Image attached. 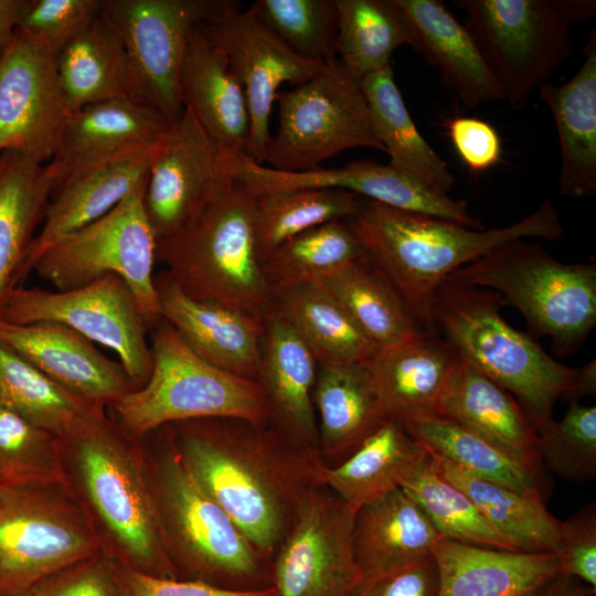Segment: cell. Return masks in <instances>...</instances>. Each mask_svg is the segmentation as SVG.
<instances>
[{
	"label": "cell",
	"mask_w": 596,
	"mask_h": 596,
	"mask_svg": "<svg viewBox=\"0 0 596 596\" xmlns=\"http://www.w3.org/2000/svg\"><path fill=\"white\" fill-rule=\"evenodd\" d=\"M407 20L416 52L440 74L465 106L503 100L498 82L470 33L438 0H393Z\"/></svg>",
	"instance_id": "28"
},
{
	"label": "cell",
	"mask_w": 596,
	"mask_h": 596,
	"mask_svg": "<svg viewBox=\"0 0 596 596\" xmlns=\"http://www.w3.org/2000/svg\"><path fill=\"white\" fill-rule=\"evenodd\" d=\"M233 0H103L121 40L135 97L170 124L183 113L179 78L193 31L235 9Z\"/></svg>",
	"instance_id": "13"
},
{
	"label": "cell",
	"mask_w": 596,
	"mask_h": 596,
	"mask_svg": "<svg viewBox=\"0 0 596 596\" xmlns=\"http://www.w3.org/2000/svg\"><path fill=\"white\" fill-rule=\"evenodd\" d=\"M0 320L12 324H64L114 351L135 390L150 376L149 326L130 287L116 274L70 290L23 285L7 288L0 294Z\"/></svg>",
	"instance_id": "14"
},
{
	"label": "cell",
	"mask_w": 596,
	"mask_h": 596,
	"mask_svg": "<svg viewBox=\"0 0 596 596\" xmlns=\"http://www.w3.org/2000/svg\"><path fill=\"white\" fill-rule=\"evenodd\" d=\"M497 291L445 280L430 304L432 329L457 354L514 396L535 433L553 419L556 400H566L577 368L550 356L529 333L500 315Z\"/></svg>",
	"instance_id": "5"
},
{
	"label": "cell",
	"mask_w": 596,
	"mask_h": 596,
	"mask_svg": "<svg viewBox=\"0 0 596 596\" xmlns=\"http://www.w3.org/2000/svg\"><path fill=\"white\" fill-rule=\"evenodd\" d=\"M372 130L390 156V166L433 189L449 194L454 175L446 161L418 131L390 65L359 81Z\"/></svg>",
	"instance_id": "35"
},
{
	"label": "cell",
	"mask_w": 596,
	"mask_h": 596,
	"mask_svg": "<svg viewBox=\"0 0 596 596\" xmlns=\"http://www.w3.org/2000/svg\"><path fill=\"white\" fill-rule=\"evenodd\" d=\"M541 462L563 479L585 482L596 476V407L579 402L558 422L536 432Z\"/></svg>",
	"instance_id": "48"
},
{
	"label": "cell",
	"mask_w": 596,
	"mask_h": 596,
	"mask_svg": "<svg viewBox=\"0 0 596 596\" xmlns=\"http://www.w3.org/2000/svg\"><path fill=\"white\" fill-rule=\"evenodd\" d=\"M318 364L313 406L319 453L322 461L345 459L389 417L366 364Z\"/></svg>",
	"instance_id": "32"
},
{
	"label": "cell",
	"mask_w": 596,
	"mask_h": 596,
	"mask_svg": "<svg viewBox=\"0 0 596 596\" xmlns=\"http://www.w3.org/2000/svg\"><path fill=\"white\" fill-rule=\"evenodd\" d=\"M163 427L196 482L272 563L304 500L321 483L320 454L269 422L211 417Z\"/></svg>",
	"instance_id": "1"
},
{
	"label": "cell",
	"mask_w": 596,
	"mask_h": 596,
	"mask_svg": "<svg viewBox=\"0 0 596 596\" xmlns=\"http://www.w3.org/2000/svg\"><path fill=\"white\" fill-rule=\"evenodd\" d=\"M240 156L183 109L149 155L143 205L157 242L187 228L237 182Z\"/></svg>",
	"instance_id": "15"
},
{
	"label": "cell",
	"mask_w": 596,
	"mask_h": 596,
	"mask_svg": "<svg viewBox=\"0 0 596 596\" xmlns=\"http://www.w3.org/2000/svg\"><path fill=\"white\" fill-rule=\"evenodd\" d=\"M156 433L139 441L177 579L235 590L272 586L270 563L196 482L164 427Z\"/></svg>",
	"instance_id": "4"
},
{
	"label": "cell",
	"mask_w": 596,
	"mask_h": 596,
	"mask_svg": "<svg viewBox=\"0 0 596 596\" xmlns=\"http://www.w3.org/2000/svg\"><path fill=\"white\" fill-rule=\"evenodd\" d=\"M150 150L128 153L67 175L53 192L42 227L30 243L9 288L24 284L38 258L51 245L107 214L141 183L147 178Z\"/></svg>",
	"instance_id": "22"
},
{
	"label": "cell",
	"mask_w": 596,
	"mask_h": 596,
	"mask_svg": "<svg viewBox=\"0 0 596 596\" xmlns=\"http://www.w3.org/2000/svg\"><path fill=\"white\" fill-rule=\"evenodd\" d=\"M146 180L107 214L45 249L33 272L57 290L116 274L130 287L142 317L153 328L161 313L153 275L157 241L143 205Z\"/></svg>",
	"instance_id": "10"
},
{
	"label": "cell",
	"mask_w": 596,
	"mask_h": 596,
	"mask_svg": "<svg viewBox=\"0 0 596 596\" xmlns=\"http://www.w3.org/2000/svg\"><path fill=\"white\" fill-rule=\"evenodd\" d=\"M99 551L62 483L0 486V596H29L46 576Z\"/></svg>",
	"instance_id": "12"
},
{
	"label": "cell",
	"mask_w": 596,
	"mask_h": 596,
	"mask_svg": "<svg viewBox=\"0 0 596 596\" xmlns=\"http://www.w3.org/2000/svg\"><path fill=\"white\" fill-rule=\"evenodd\" d=\"M0 405L57 436L94 409L0 342Z\"/></svg>",
	"instance_id": "45"
},
{
	"label": "cell",
	"mask_w": 596,
	"mask_h": 596,
	"mask_svg": "<svg viewBox=\"0 0 596 596\" xmlns=\"http://www.w3.org/2000/svg\"><path fill=\"white\" fill-rule=\"evenodd\" d=\"M171 125L153 107L135 98L89 104L68 115L49 163L61 183L88 167L150 150Z\"/></svg>",
	"instance_id": "23"
},
{
	"label": "cell",
	"mask_w": 596,
	"mask_h": 596,
	"mask_svg": "<svg viewBox=\"0 0 596 596\" xmlns=\"http://www.w3.org/2000/svg\"><path fill=\"white\" fill-rule=\"evenodd\" d=\"M436 596H528L561 573L554 553H525L440 539L432 552Z\"/></svg>",
	"instance_id": "25"
},
{
	"label": "cell",
	"mask_w": 596,
	"mask_h": 596,
	"mask_svg": "<svg viewBox=\"0 0 596 596\" xmlns=\"http://www.w3.org/2000/svg\"><path fill=\"white\" fill-rule=\"evenodd\" d=\"M29 0H0V62L12 42Z\"/></svg>",
	"instance_id": "55"
},
{
	"label": "cell",
	"mask_w": 596,
	"mask_h": 596,
	"mask_svg": "<svg viewBox=\"0 0 596 596\" xmlns=\"http://www.w3.org/2000/svg\"><path fill=\"white\" fill-rule=\"evenodd\" d=\"M319 281L377 350L424 330L393 284L366 254Z\"/></svg>",
	"instance_id": "39"
},
{
	"label": "cell",
	"mask_w": 596,
	"mask_h": 596,
	"mask_svg": "<svg viewBox=\"0 0 596 596\" xmlns=\"http://www.w3.org/2000/svg\"><path fill=\"white\" fill-rule=\"evenodd\" d=\"M447 129L455 149L471 172H485L500 161V137L487 121L459 116L449 120Z\"/></svg>",
	"instance_id": "52"
},
{
	"label": "cell",
	"mask_w": 596,
	"mask_h": 596,
	"mask_svg": "<svg viewBox=\"0 0 596 596\" xmlns=\"http://www.w3.org/2000/svg\"><path fill=\"white\" fill-rule=\"evenodd\" d=\"M464 25L517 110L573 50L571 25L596 13L594 0H455Z\"/></svg>",
	"instance_id": "9"
},
{
	"label": "cell",
	"mask_w": 596,
	"mask_h": 596,
	"mask_svg": "<svg viewBox=\"0 0 596 596\" xmlns=\"http://www.w3.org/2000/svg\"><path fill=\"white\" fill-rule=\"evenodd\" d=\"M555 578H553L546 585L528 596H558Z\"/></svg>",
	"instance_id": "57"
},
{
	"label": "cell",
	"mask_w": 596,
	"mask_h": 596,
	"mask_svg": "<svg viewBox=\"0 0 596 596\" xmlns=\"http://www.w3.org/2000/svg\"><path fill=\"white\" fill-rule=\"evenodd\" d=\"M153 328L149 379L107 407L126 435L139 439L166 425L199 418L268 422L266 400L256 381L205 362L164 320Z\"/></svg>",
	"instance_id": "8"
},
{
	"label": "cell",
	"mask_w": 596,
	"mask_h": 596,
	"mask_svg": "<svg viewBox=\"0 0 596 596\" xmlns=\"http://www.w3.org/2000/svg\"><path fill=\"white\" fill-rule=\"evenodd\" d=\"M274 311L318 363L365 364L379 351L320 281L275 289Z\"/></svg>",
	"instance_id": "36"
},
{
	"label": "cell",
	"mask_w": 596,
	"mask_h": 596,
	"mask_svg": "<svg viewBox=\"0 0 596 596\" xmlns=\"http://www.w3.org/2000/svg\"><path fill=\"white\" fill-rule=\"evenodd\" d=\"M63 486L100 550L120 566L177 579L146 476L139 439L98 407L58 436Z\"/></svg>",
	"instance_id": "2"
},
{
	"label": "cell",
	"mask_w": 596,
	"mask_h": 596,
	"mask_svg": "<svg viewBox=\"0 0 596 596\" xmlns=\"http://www.w3.org/2000/svg\"><path fill=\"white\" fill-rule=\"evenodd\" d=\"M584 61L566 83L543 84L539 97L550 108L561 148L560 193H596V30L584 46Z\"/></svg>",
	"instance_id": "30"
},
{
	"label": "cell",
	"mask_w": 596,
	"mask_h": 596,
	"mask_svg": "<svg viewBox=\"0 0 596 596\" xmlns=\"http://www.w3.org/2000/svg\"><path fill=\"white\" fill-rule=\"evenodd\" d=\"M255 200L237 180L187 228L157 242L156 260L189 297L267 318L274 292L257 255Z\"/></svg>",
	"instance_id": "6"
},
{
	"label": "cell",
	"mask_w": 596,
	"mask_h": 596,
	"mask_svg": "<svg viewBox=\"0 0 596 596\" xmlns=\"http://www.w3.org/2000/svg\"><path fill=\"white\" fill-rule=\"evenodd\" d=\"M123 596H277L273 586L254 590H235L196 581L161 578L119 565Z\"/></svg>",
	"instance_id": "53"
},
{
	"label": "cell",
	"mask_w": 596,
	"mask_h": 596,
	"mask_svg": "<svg viewBox=\"0 0 596 596\" xmlns=\"http://www.w3.org/2000/svg\"><path fill=\"white\" fill-rule=\"evenodd\" d=\"M278 126L264 162L281 172H301L339 152L371 148L384 152L376 139L365 97L358 81L338 58L292 89L278 93Z\"/></svg>",
	"instance_id": "11"
},
{
	"label": "cell",
	"mask_w": 596,
	"mask_h": 596,
	"mask_svg": "<svg viewBox=\"0 0 596 596\" xmlns=\"http://www.w3.org/2000/svg\"><path fill=\"white\" fill-rule=\"evenodd\" d=\"M249 9L296 54L321 63L337 58L334 0H257Z\"/></svg>",
	"instance_id": "47"
},
{
	"label": "cell",
	"mask_w": 596,
	"mask_h": 596,
	"mask_svg": "<svg viewBox=\"0 0 596 596\" xmlns=\"http://www.w3.org/2000/svg\"><path fill=\"white\" fill-rule=\"evenodd\" d=\"M446 280L499 292L522 313L530 336L549 337L558 356L578 350L596 326V264L563 263L536 243L501 245Z\"/></svg>",
	"instance_id": "7"
},
{
	"label": "cell",
	"mask_w": 596,
	"mask_h": 596,
	"mask_svg": "<svg viewBox=\"0 0 596 596\" xmlns=\"http://www.w3.org/2000/svg\"><path fill=\"white\" fill-rule=\"evenodd\" d=\"M179 89L183 109L192 113L221 148L245 155L249 138L246 96L225 54L209 39L203 24L189 40Z\"/></svg>",
	"instance_id": "27"
},
{
	"label": "cell",
	"mask_w": 596,
	"mask_h": 596,
	"mask_svg": "<svg viewBox=\"0 0 596 596\" xmlns=\"http://www.w3.org/2000/svg\"><path fill=\"white\" fill-rule=\"evenodd\" d=\"M54 62L70 114L106 99H137L121 40L102 14L64 46Z\"/></svg>",
	"instance_id": "37"
},
{
	"label": "cell",
	"mask_w": 596,
	"mask_h": 596,
	"mask_svg": "<svg viewBox=\"0 0 596 596\" xmlns=\"http://www.w3.org/2000/svg\"><path fill=\"white\" fill-rule=\"evenodd\" d=\"M237 180L255 195L290 189L326 188L353 192L366 200L400 210L427 214L483 228L465 200L439 192L392 166L372 160L352 161L340 168L281 172L245 155L238 159Z\"/></svg>",
	"instance_id": "19"
},
{
	"label": "cell",
	"mask_w": 596,
	"mask_h": 596,
	"mask_svg": "<svg viewBox=\"0 0 596 596\" xmlns=\"http://www.w3.org/2000/svg\"><path fill=\"white\" fill-rule=\"evenodd\" d=\"M0 342L89 404L107 408L135 390L119 362L64 324H12L0 320Z\"/></svg>",
	"instance_id": "20"
},
{
	"label": "cell",
	"mask_w": 596,
	"mask_h": 596,
	"mask_svg": "<svg viewBox=\"0 0 596 596\" xmlns=\"http://www.w3.org/2000/svg\"><path fill=\"white\" fill-rule=\"evenodd\" d=\"M352 536L363 578L428 558L443 539L421 507L400 487L355 511Z\"/></svg>",
	"instance_id": "31"
},
{
	"label": "cell",
	"mask_w": 596,
	"mask_h": 596,
	"mask_svg": "<svg viewBox=\"0 0 596 596\" xmlns=\"http://www.w3.org/2000/svg\"><path fill=\"white\" fill-rule=\"evenodd\" d=\"M337 58L355 81L390 65L403 45L416 51L413 31L393 0H334Z\"/></svg>",
	"instance_id": "40"
},
{
	"label": "cell",
	"mask_w": 596,
	"mask_h": 596,
	"mask_svg": "<svg viewBox=\"0 0 596 596\" xmlns=\"http://www.w3.org/2000/svg\"><path fill=\"white\" fill-rule=\"evenodd\" d=\"M29 596H123L119 564L100 550L46 576Z\"/></svg>",
	"instance_id": "50"
},
{
	"label": "cell",
	"mask_w": 596,
	"mask_h": 596,
	"mask_svg": "<svg viewBox=\"0 0 596 596\" xmlns=\"http://www.w3.org/2000/svg\"><path fill=\"white\" fill-rule=\"evenodd\" d=\"M425 450L401 419L387 418L343 461L323 464L320 481L356 511L400 487Z\"/></svg>",
	"instance_id": "33"
},
{
	"label": "cell",
	"mask_w": 596,
	"mask_h": 596,
	"mask_svg": "<svg viewBox=\"0 0 596 596\" xmlns=\"http://www.w3.org/2000/svg\"><path fill=\"white\" fill-rule=\"evenodd\" d=\"M596 394V361L590 360L581 368H577V375L573 387L567 395L568 403L579 402L582 397L595 396Z\"/></svg>",
	"instance_id": "56"
},
{
	"label": "cell",
	"mask_w": 596,
	"mask_h": 596,
	"mask_svg": "<svg viewBox=\"0 0 596 596\" xmlns=\"http://www.w3.org/2000/svg\"><path fill=\"white\" fill-rule=\"evenodd\" d=\"M103 0H29L18 31L42 43L54 57L95 21Z\"/></svg>",
	"instance_id": "49"
},
{
	"label": "cell",
	"mask_w": 596,
	"mask_h": 596,
	"mask_svg": "<svg viewBox=\"0 0 596 596\" xmlns=\"http://www.w3.org/2000/svg\"><path fill=\"white\" fill-rule=\"evenodd\" d=\"M400 488L421 507L443 538L518 551L460 489L438 473L427 449L402 478Z\"/></svg>",
	"instance_id": "42"
},
{
	"label": "cell",
	"mask_w": 596,
	"mask_h": 596,
	"mask_svg": "<svg viewBox=\"0 0 596 596\" xmlns=\"http://www.w3.org/2000/svg\"><path fill=\"white\" fill-rule=\"evenodd\" d=\"M63 485L58 436L0 405V486Z\"/></svg>",
	"instance_id": "46"
},
{
	"label": "cell",
	"mask_w": 596,
	"mask_h": 596,
	"mask_svg": "<svg viewBox=\"0 0 596 596\" xmlns=\"http://www.w3.org/2000/svg\"><path fill=\"white\" fill-rule=\"evenodd\" d=\"M402 422L429 453L475 477L515 490L538 487V472L446 417L423 414Z\"/></svg>",
	"instance_id": "43"
},
{
	"label": "cell",
	"mask_w": 596,
	"mask_h": 596,
	"mask_svg": "<svg viewBox=\"0 0 596 596\" xmlns=\"http://www.w3.org/2000/svg\"><path fill=\"white\" fill-rule=\"evenodd\" d=\"M317 363L288 322L273 310L266 319L256 376L266 400L268 422L289 438L319 453L313 406Z\"/></svg>",
	"instance_id": "24"
},
{
	"label": "cell",
	"mask_w": 596,
	"mask_h": 596,
	"mask_svg": "<svg viewBox=\"0 0 596 596\" xmlns=\"http://www.w3.org/2000/svg\"><path fill=\"white\" fill-rule=\"evenodd\" d=\"M365 254L350 222L332 221L285 241L262 267L274 292L283 287L319 281Z\"/></svg>",
	"instance_id": "44"
},
{
	"label": "cell",
	"mask_w": 596,
	"mask_h": 596,
	"mask_svg": "<svg viewBox=\"0 0 596 596\" xmlns=\"http://www.w3.org/2000/svg\"><path fill=\"white\" fill-rule=\"evenodd\" d=\"M161 319L202 360L256 381L266 319L189 297L163 270L155 276Z\"/></svg>",
	"instance_id": "21"
},
{
	"label": "cell",
	"mask_w": 596,
	"mask_h": 596,
	"mask_svg": "<svg viewBox=\"0 0 596 596\" xmlns=\"http://www.w3.org/2000/svg\"><path fill=\"white\" fill-rule=\"evenodd\" d=\"M355 511L320 483L304 500L270 563L277 596H352L363 575L353 552Z\"/></svg>",
	"instance_id": "16"
},
{
	"label": "cell",
	"mask_w": 596,
	"mask_h": 596,
	"mask_svg": "<svg viewBox=\"0 0 596 596\" xmlns=\"http://www.w3.org/2000/svg\"><path fill=\"white\" fill-rule=\"evenodd\" d=\"M255 236L263 262L285 241L332 221L353 219L361 205L358 194L326 188H301L255 195Z\"/></svg>",
	"instance_id": "41"
},
{
	"label": "cell",
	"mask_w": 596,
	"mask_h": 596,
	"mask_svg": "<svg viewBox=\"0 0 596 596\" xmlns=\"http://www.w3.org/2000/svg\"><path fill=\"white\" fill-rule=\"evenodd\" d=\"M508 456L538 472L539 439L517 400L460 358L436 407Z\"/></svg>",
	"instance_id": "26"
},
{
	"label": "cell",
	"mask_w": 596,
	"mask_h": 596,
	"mask_svg": "<svg viewBox=\"0 0 596 596\" xmlns=\"http://www.w3.org/2000/svg\"><path fill=\"white\" fill-rule=\"evenodd\" d=\"M438 572L433 555L408 566L364 577L352 596H436Z\"/></svg>",
	"instance_id": "54"
},
{
	"label": "cell",
	"mask_w": 596,
	"mask_h": 596,
	"mask_svg": "<svg viewBox=\"0 0 596 596\" xmlns=\"http://www.w3.org/2000/svg\"><path fill=\"white\" fill-rule=\"evenodd\" d=\"M429 454L438 473L460 489L519 552L558 553L562 521L549 512L538 487L515 490L475 477Z\"/></svg>",
	"instance_id": "34"
},
{
	"label": "cell",
	"mask_w": 596,
	"mask_h": 596,
	"mask_svg": "<svg viewBox=\"0 0 596 596\" xmlns=\"http://www.w3.org/2000/svg\"><path fill=\"white\" fill-rule=\"evenodd\" d=\"M350 224L369 259L393 284L423 329L430 331L433 297L453 272L512 241L553 242L564 234L549 200L517 223L478 230L365 199Z\"/></svg>",
	"instance_id": "3"
},
{
	"label": "cell",
	"mask_w": 596,
	"mask_h": 596,
	"mask_svg": "<svg viewBox=\"0 0 596 596\" xmlns=\"http://www.w3.org/2000/svg\"><path fill=\"white\" fill-rule=\"evenodd\" d=\"M203 29L225 54L244 89L249 113L245 156L263 164L272 137L269 119L279 86L302 84L317 75L326 63L292 52L249 8L235 9L203 24Z\"/></svg>",
	"instance_id": "17"
},
{
	"label": "cell",
	"mask_w": 596,
	"mask_h": 596,
	"mask_svg": "<svg viewBox=\"0 0 596 596\" xmlns=\"http://www.w3.org/2000/svg\"><path fill=\"white\" fill-rule=\"evenodd\" d=\"M561 574L596 589V504L589 503L561 524Z\"/></svg>",
	"instance_id": "51"
},
{
	"label": "cell",
	"mask_w": 596,
	"mask_h": 596,
	"mask_svg": "<svg viewBox=\"0 0 596 596\" xmlns=\"http://www.w3.org/2000/svg\"><path fill=\"white\" fill-rule=\"evenodd\" d=\"M460 356L437 331L423 330L365 363L389 418L435 414Z\"/></svg>",
	"instance_id": "29"
},
{
	"label": "cell",
	"mask_w": 596,
	"mask_h": 596,
	"mask_svg": "<svg viewBox=\"0 0 596 596\" xmlns=\"http://www.w3.org/2000/svg\"><path fill=\"white\" fill-rule=\"evenodd\" d=\"M58 184L49 162L0 153V294L9 288Z\"/></svg>",
	"instance_id": "38"
},
{
	"label": "cell",
	"mask_w": 596,
	"mask_h": 596,
	"mask_svg": "<svg viewBox=\"0 0 596 596\" xmlns=\"http://www.w3.org/2000/svg\"><path fill=\"white\" fill-rule=\"evenodd\" d=\"M68 115L54 55L17 30L0 62V153L50 162Z\"/></svg>",
	"instance_id": "18"
}]
</instances>
